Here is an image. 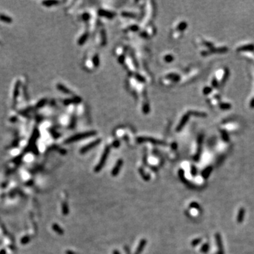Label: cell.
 I'll return each instance as SVG.
<instances>
[{"label": "cell", "instance_id": "3", "mask_svg": "<svg viewBox=\"0 0 254 254\" xmlns=\"http://www.w3.org/2000/svg\"><path fill=\"white\" fill-rule=\"evenodd\" d=\"M99 143H100V139L95 140V141L93 142V143L88 144V145H86V146L83 148L81 150V153H85L86 152H87V151H88L89 150H91V149L93 148V147H95V145H98Z\"/></svg>", "mask_w": 254, "mask_h": 254}, {"label": "cell", "instance_id": "5", "mask_svg": "<svg viewBox=\"0 0 254 254\" xmlns=\"http://www.w3.org/2000/svg\"><path fill=\"white\" fill-rule=\"evenodd\" d=\"M145 244H146V241H145V239H142V240L140 241L139 246H138V248H137L136 251L135 252V254H140L141 253L142 251L143 250L144 246H145Z\"/></svg>", "mask_w": 254, "mask_h": 254}, {"label": "cell", "instance_id": "1", "mask_svg": "<svg viewBox=\"0 0 254 254\" xmlns=\"http://www.w3.org/2000/svg\"><path fill=\"white\" fill-rule=\"evenodd\" d=\"M109 148H106L105 150H104V153H103V155H102L101 159H100V162H99L98 165H97L96 167H95V172H99V171H100V169L102 168V167L104 166V163H105L106 160H107V158L108 155H109Z\"/></svg>", "mask_w": 254, "mask_h": 254}, {"label": "cell", "instance_id": "2", "mask_svg": "<svg viewBox=\"0 0 254 254\" xmlns=\"http://www.w3.org/2000/svg\"><path fill=\"white\" fill-rule=\"evenodd\" d=\"M94 134H95L94 132H88V133H83V134L76 135V136L72 137V138H70V139H68V143H71V142H75V141H76V140L82 139V138H87V137L91 136V135H94Z\"/></svg>", "mask_w": 254, "mask_h": 254}, {"label": "cell", "instance_id": "4", "mask_svg": "<svg viewBox=\"0 0 254 254\" xmlns=\"http://www.w3.org/2000/svg\"><path fill=\"white\" fill-rule=\"evenodd\" d=\"M122 163H123V162H122V160H118L117 163L116 165H115V167H114V169H113L112 172V176H117V174L119 172L121 167H122Z\"/></svg>", "mask_w": 254, "mask_h": 254}, {"label": "cell", "instance_id": "6", "mask_svg": "<svg viewBox=\"0 0 254 254\" xmlns=\"http://www.w3.org/2000/svg\"><path fill=\"white\" fill-rule=\"evenodd\" d=\"M114 254H120V253H119V252H118L117 251H114Z\"/></svg>", "mask_w": 254, "mask_h": 254}]
</instances>
